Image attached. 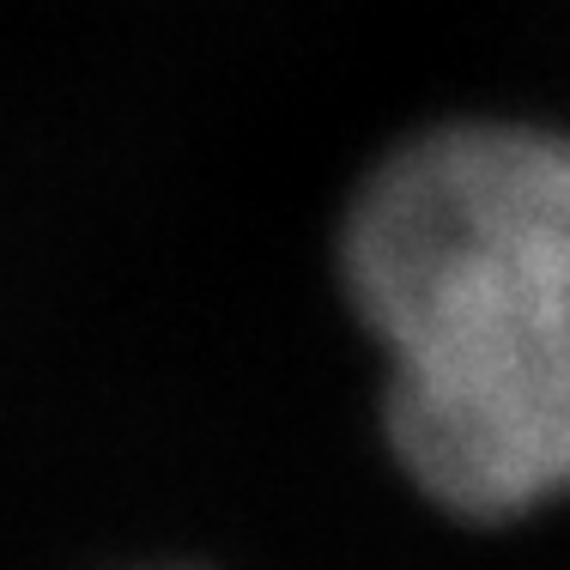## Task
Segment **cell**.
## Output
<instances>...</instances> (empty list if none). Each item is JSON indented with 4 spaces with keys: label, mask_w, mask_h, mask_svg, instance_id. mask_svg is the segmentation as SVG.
Listing matches in <instances>:
<instances>
[{
    "label": "cell",
    "mask_w": 570,
    "mask_h": 570,
    "mask_svg": "<svg viewBox=\"0 0 570 570\" xmlns=\"http://www.w3.org/2000/svg\"><path fill=\"white\" fill-rule=\"evenodd\" d=\"M341 274L419 492L473 522L570 498V134H413L352 195Z\"/></svg>",
    "instance_id": "6da1fadb"
}]
</instances>
